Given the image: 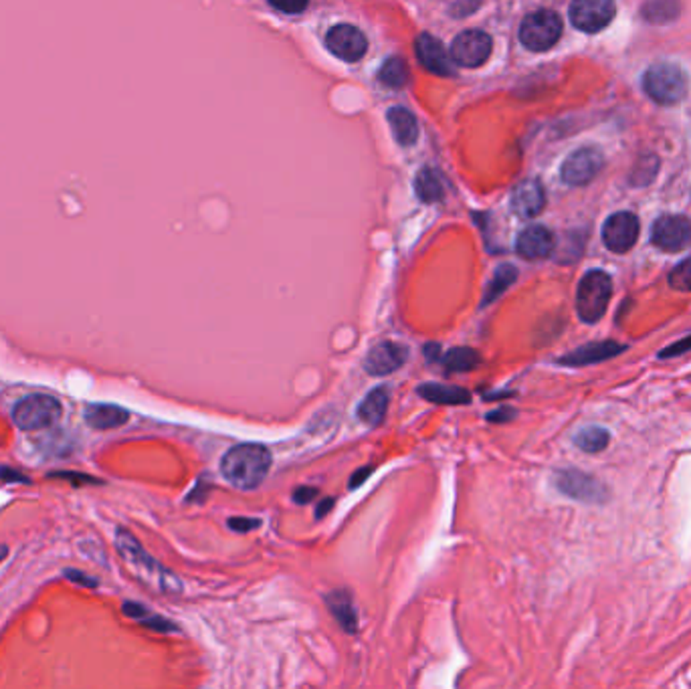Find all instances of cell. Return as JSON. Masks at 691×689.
<instances>
[{
	"mask_svg": "<svg viewBox=\"0 0 691 689\" xmlns=\"http://www.w3.org/2000/svg\"><path fill=\"white\" fill-rule=\"evenodd\" d=\"M272 469V453L257 443H243L229 449L220 459V473L237 489H257Z\"/></svg>",
	"mask_w": 691,
	"mask_h": 689,
	"instance_id": "cell-1",
	"label": "cell"
},
{
	"mask_svg": "<svg viewBox=\"0 0 691 689\" xmlns=\"http://www.w3.org/2000/svg\"><path fill=\"white\" fill-rule=\"evenodd\" d=\"M116 548L122 554L125 564L132 566L142 581H146L150 586H156L162 592H177L180 590L178 578L168 573L160 562H156L150 554L142 548L140 542L134 538L128 530L120 528L116 532Z\"/></svg>",
	"mask_w": 691,
	"mask_h": 689,
	"instance_id": "cell-2",
	"label": "cell"
},
{
	"mask_svg": "<svg viewBox=\"0 0 691 689\" xmlns=\"http://www.w3.org/2000/svg\"><path fill=\"white\" fill-rule=\"evenodd\" d=\"M643 90L655 104L675 106L686 99L689 79L686 71L675 63H657L643 75Z\"/></svg>",
	"mask_w": 691,
	"mask_h": 689,
	"instance_id": "cell-3",
	"label": "cell"
},
{
	"mask_svg": "<svg viewBox=\"0 0 691 689\" xmlns=\"http://www.w3.org/2000/svg\"><path fill=\"white\" fill-rule=\"evenodd\" d=\"M610 296H613V281L610 275L592 269L586 273L576 289V314L584 323H597L605 315Z\"/></svg>",
	"mask_w": 691,
	"mask_h": 689,
	"instance_id": "cell-4",
	"label": "cell"
},
{
	"mask_svg": "<svg viewBox=\"0 0 691 689\" xmlns=\"http://www.w3.org/2000/svg\"><path fill=\"white\" fill-rule=\"evenodd\" d=\"M63 409L49 394H33L22 399L13 409V421L21 431H43L59 423Z\"/></svg>",
	"mask_w": 691,
	"mask_h": 689,
	"instance_id": "cell-5",
	"label": "cell"
},
{
	"mask_svg": "<svg viewBox=\"0 0 691 689\" xmlns=\"http://www.w3.org/2000/svg\"><path fill=\"white\" fill-rule=\"evenodd\" d=\"M562 21L554 11H536L523 19L520 27V41L526 49L542 53L560 41Z\"/></svg>",
	"mask_w": 691,
	"mask_h": 689,
	"instance_id": "cell-6",
	"label": "cell"
},
{
	"mask_svg": "<svg viewBox=\"0 0 691 689\" xmlns=\"http://www.w3.org/2000/svg\"><path fill=\"white\" fill-rule=\"evenodd\" d=\"M554 486L562 495L583 504H605L609 500V489L605 483L578 469L556 471Z\"/></svg>",
	"mask_w": 691,
	"mask_h": 689,
	"instance_id": "cell-7",
	"label": "cell"
},
{
	"mask_svg": "<svg viewBox=\"0 0 691 689\" xmlns=\"http://www.w3.org/2000/svg\"><path fill=\"white\" fill-rule=\"evenodd\" d=\"M491 49H494V41H491L488 33H483V30H465V33H461L453 41L449 53L457 65L475 69L481 67L489 59Z\"/></svg>",
	"mask_w": 691,
	"mask_h": 689,
	"instance_id": "cell-8",
	"label": "cell"
},
{
	"mask_svg": "<svg viewBox=\"0 0 691 689\" xmlns=\"http://www.w3.org/2000/svg\"><path fill=\"white\" fill-rule=\"evenodd\" d=\"M615 0H572L570 21L584 33H599L615 19Z\"/></svg>",
	"mask_w": 691,
	"mask_h": 689,
	"instance_id": "cell-9",
	"label": "cell"
},
{
	"mask_svg": "<svg viewBox=\"0 0 691 689\" xmlns=\"http://www.w3.org/2000/svg\"><path fill=\"white\" fill-rule=\"evenodd\" d=\"M639 239V219L633 212H615L602 225V243L613 253H626L635 247Z\"/></svg>",
	"mask_w": 691,
	"mask_h": 689,
	"instance_id": "cell-10",
	"label": "cell"
},
{
	"mask_svg": "<svg viewBox=\"0 0 691 689\" xmlns=\"http://www.w3.org/2000/svg\"><path fill=\"white\" fill-rule=\"evenodd\" d=\"M651 241L657 249L667 253H678L689 247L691 243V223L689 219L679 215H665L655 220L651 228Z\"/></svg>",
	"mask_w": 691,
	"mask_h": 689,
	"instance_id": "cell-11",
	"label": "cell"
},
{
	"mask_svg": "<svg viewBox=\"0 0 691 689\" xmlns=\"http://www.w3.org/2000/svg\"><path fill=\"white\" fill-rule=\"evenodd\" d=\"M605 158L597 148H581L572 152L562 164V180L570 186H583L602 170Z\"/></svg>",
	"mask_w": 691,
	"mask_h": 689,
	"instance_id": "cell-12",
	"label": "cell"
},
{
	"mask_svg": "<svg viewBox=\"0 0 691 689\" xmlns=\"http://www.w3.org/2000/svg\"><path fill=\"white\" fill-rule=\"evenodd\" d=\"M325 45L336 55L338 59L346 63L360 61L368 49L367 35L354 25H336L325 35Z\"/></svg>",
	"mask_w": 691,
	"mask_h": 689,
	"instance_id": "cell-13",
	"label": "cell"
},
{
	"mask_svg": "<svg viewBox=\"0 0 691 689\" xmlns=\"http://www.w3.org/2000/svg\"><path fill=\"white\" fill-rule=\"evenodd\" d=\"M415 53L420 65L427 71H431V73L441 77H451L455 73V67H453L455 61H453L451 53L445 49L439 39H435L433 35H419L415 41Z\"/></svg>",
	"mask_w": 691,
	"mask_h": 689,
	"instance_id": "cell-14",
	"label": "cell"
},
{
	"mask_svg": "<svg viewBox=\"0 0 691 689\" xmlns=\"http://www.w3.org/2000/svg\"><path fill=\"white\" fill-rule=\"evenodd\" d=\"M407 348L399 342H386L376 344L364 358V370L372 376H386L393 375L394 370H399L404 362H407Z\"/></svg>",
	"mask_w": 691,
	"mask_h": 689,
	"instance_id": "cell-15",
	"label": "cell"
},
{
	"mask_svg": "<svg viewBox=\"0 0 691 689\" xmlns=\"http://www.w3.org/2000/svg\"><path fill=\"white\" fill-rule=\"evenodd\" d=\"M554 247H556V241L552 231H548V228L542 225H531L528 228H523L518 237V241H515V251H518V255L528 261H540V259L550 257Z\"/></svg>",
	"mask_w": 691,
	"mask_h": 689,
	"instance_id": "cell-16",
	"label": "cell"
},
{
	"mask_svg": "<svg viewBox=\"0 0 691 689\" xmlns=\"http://www.w3.org/2000/svg\"><path fill=\"white\" fill-rule=\"evenodd\" d=\"M623 350H626V346L617 344L613 340H605V342H591L586 346L576 348V350H572L566 356H560L558 364H562V366H591V364H599L613 358V356L621 354Z\"/></svg>",
	"mask_w": 691,
	"mask_h": 689,
	"instance_id": "cell-17",
	"label": "cell"
},
{
	"mask_svg": "<svg viewBox=\"0 0 691 689\" xmlns=\"http://www.w3.org/2000/svg\"><path fill=\"white\" fill-rule=\"evenodd\" d=\"M546 207V193L538 180H523L512 193V211L518 217H538Z\"/></svg>",
	"mask_w": 691,
	"mask_h": 689,
	"instance_id": "cell-18",
	"label": "cell"
},
{
	"mask_svg": "<svg viewBox=\"0 0 691 689\" xmlns=\"http://www.w3.org/2000/svg\"><path fill=\"white\" fill-rule=\"evenodd\" d=\"M85 421L95 431H111L128 423L130 413L117 405H90L85 409Z\"/></svg>",
	"mask_w": 691,
	"mask_h": 689,
	"instance_id": "cell-19",
	"label": "cell"
},
{
	"mask_svg": "<svg viewBox=\"0 0 691 689\" xmlns=\"http://www.w3.org/2000/svg\"><path fill=\"white\" fill-rule=\"evenodd\" d=\"M417 392L428 402H435V405H467L471 402V392L465 391L461 386H453V384H436V383H427L420 384L417 388Z\"/></svg>",
	"mask_w": 691,
	"mask_h": 689,
	"instance_id": "cell-20",
	"label": "cell"
},
{
	"mask_svg": "<svg viewBox=\"0 0 691 689\" xmlns=\"http://www.w3.org/2000/svg\"><path fill=\"white\" fill-rule=\"evenodd\" d=\"M388 124L394 133L396 142L401 146H412L419 138V124L417 117L409 112L407 108H393L388 109Z\"/></svg>",
	"mask_w": 691,
	"mask_h": 689,
	"instance_id": "cell-21",
	"label": "cell"
},
{
	"mask_svg": "<svg viewBox=\"0 0 691 689\" xmlns=\"http://www.w3.org/2000/svg\"><path fill=\"white\" fill-rule=\"evenodd\" d=\"M388 410V391L384 386H378L367 394V399L360 402L358 418L368 426H378L384 421Z\"/></svg>",
	"mask_w": 691,
	"mask_h": 689,
	"instance_id": "cell-22",
	"label": "cell"
},
{
	"mask_svg": "<svg viewBox=\"0 0 691 689\" xmlns=\"http://www.w3.org/2000/svg\"><path fill=\"white\" fill-rule=\"evenodd\" d=\"M325 603H328V608L332 615L336 616V621L344 627L348 633L356 631V624H358V615H356V608L352 603V597L348 595L346 590H333L325 597Z\"/></svg>",
	"mask_w": 691,
	"mask_h": 689,
	"instance_id": "cell-23",
	"label": "cell"
},
{
	"mask_svg": "<svg viewBox=\"0 0 691 689\" xmlns=\"http://www.w3.org/2000/svg\"><path fill=\"white\" fill-rule=\"evenodd\" d=\"M415 193L423 202H439L445 196L443 177L435 168H423L417 174L415 180Z\"/></svg>",
	"mask_w": 691,
	"mask_h": 689,
	"instance_id": "cell-24",
	"label": "cell"
},
{
	"mask_svg": "<svg viewBox=\"0 0 691 689\" xmlns=\"http://www.w3.org/2000/svg\"><path fill=\"white\" fill-rule=\"evenodd\" d=\"M679 0H645L641 14L651 25H667L679 17Z\"/></svg>",
	"mask_w": 691,
	"mask_h": 689,
	"instance_id": "cell-25",
	"label": "cell"
},
{
	"mask_svg": "<svg viewBox=\"0 0 691 689\" xmlns=\"http://www.w3.org/2000/svg\"><path fill=\"white\" fill-rule=\"evenodd\" d=\"M443 366L447 372H470L481 364V356L473 348H451V350L441 358Z\"/></svg>",
	"mask_w": 691,
	"mask_h": 689,
	"instance_id": "cell-26",
	"label": "cell"
},
{
	"mask_svg": "<svg viewBox=\"0 0 691 689\" xmlns=\"http://www.w3.org/2000/svg\"><path fill=\"white\" fill-rule=\"evenodd\" d=\"M518 280V269H515L514 265H499L496 269L494 277H491V281L488 285L486 289V296H483V302L481 306H489L494 304L496 299L502 296V293L507 291V288Z\"/></svg>",
	"mask_w": 691,
	"mask_h": 689,
	"instance_id": "cell-27",
	"label": "cell"
},
{
	"mask_svg": "<svg viewBox=\"0 0 691 689\" xmlns=\"http://www.w3.org/2000/svg\"><path fill=\"white\" fill-rule=\"evenodd\" d=\"M378 79H380V83L391 87V90H401V87L407 85L409 79H410L407 61L401 59V57L386 59L383 69H380Z\"/></svg>",
	"mask_w": 691,
	"mask_h": 689,
	"instance_id": "cell-28",
	"label": "cell"
},
{
	"mask_svg": "<svg viewBox=\"0 0 691 689\" xmlns=\"http://www.w3.org/2000/svg\"><path fill=\"white\" fill-rule=\"evenodd\" d=\"M124 613L128 615V616H132V619L140 621L142 624H144V627L152 629V631H158V633H172V631H177V627H174L170 621H166L164 616L152 615L144 605L125 603L124 605Z\"/></svg>",
	"mask_w": 691,
	"mask_h": 689,
	"instance_id": "cell-29",
	"label": "cell"
},
{
	"mask_svg": "<svg viewBox=\"0 0 691 689\" xmlns=\"http://www.w3.org/2000/svg\"><path fill=\"white\" fill-rule=\"evenodd\" d=\"M610 441V435L600 429V426H589V429H583L581 433L574 437V443L578 449H583L584 453H600L605 451Z\"/></svg>",
	"mask_w": 691,
	"mask_h": 689,
	"instance_id": "cell-30",
	"label": "cell"
},
{
	"mask_svg": "<svg viewBox=\"0 0 691 689\" xmlns=\"http://www.w3.org/2000/svg\"><path fill=\"white\" fill-rule=\"evenodd\" d=\"M669 285L678 291H691V257L671 269Z\"/></svg>",
	"mask_w": 691,
	"mask_h": 689,
	"instance_id": "cell-31",
	"label": "cell"
},
{
	"mask_svg": "<svg viewBox=\"0 0 691 689\" xmlns=\"http://www.w3.org/2000/svg\"><path fill=\"white\" fill-rule=\"evenodd\" d=\"M447 3V11L453 17H467L479 9L481 0H445Z\"/></svg>",
	"mask_w": 691,
	"mask_h": 689,
	"instance_id": "cell-32",
	"label": "cell"
},
{
	"mask_svg": "<svg viewBox=\"0 0 691 689\" xmlns=\"http://www.w3.org/2000/svg\"><path fill=\"white\" fill-rule=\"evenodd\" d=\"M272 6H275L277 11L288 13V14H298L301 11H306V6L309 0H269Z\"/></svg>",
	"mask_w": 691,
	"mask_h": 689,
	"instance_id": "cell-33",
	"label": "cell"
},
{
	"mask_svg": "<svg viewBox=\"0 0 691 689\" xmlns=\"http://www.w3.org/2000/svg\"><path fill=\"white\" fill-rule=\"evenodd\" d=\"M261 526V520L257 518H230L229 520V528L235 530V532H249V530H255Z\"/></svg>",
	"mask_w": 691,
	"mask_h": 689,
	"instance_id": "cell-34",
	"label": "cell"
},
{
	"mask_svg": "<svg viewBox=\"0 0 691 689\" xmlns=\"http://www.w3.org/2000/svg\"><path fill=\"white\" fill-rule=\"evenodd\" d=\"M65 576L69 578L71 582L87 586V589H95V586H98V581H93V578H90L85 573H79V570H73V568H67Z\"/></svg>",
	"mask_w": 691,
	"mask_h": 689,
	"instance_id": "cell-35",
	"label": "cell"
},
{
	"mask_svg": "<svg viewBox=\"0 0 691 689\" xmlns=\"http://www.w3.org/2000/svg\"><path fill=\"white\" fill-rule=\"evenodd\" d=\"M687 350H691V336H687L686 340H681V342H678V344H671L669 348H665V350L659 356H661V358H673V356L686 354Z\"/></svg>",
	"mask_w": 691,
	"mask_h": 689,
	"instance_id": "cell-36",
	"label": "cell"
},
{
	"mask_svg": "<svg viewBox=\"0 0 691 689\" xmlns=\"http://www.w3.org/2000/svg\"><path fill=\"white\" fill-rule=\"evenodd\" d=\"M514 417H515V410L504 407V409L491 410V413L488 415V421H491V423H505V421H512Z\"/></svg>",
	"mask_w": 691,
	"mask_h": 689,
	"instance_id": "cell-37",
	"label": "cell"
},
{
	"mask_svg": "<svg viewBox=\"0 0 691 689\" xmlns=\"http://www.w3.org/2000/svg\"><path fill=\"white\" fill-rule=\"evenodd\" d=\"M315 495H317V489L315 487H299L296 494H293V500H296V504L306 505L309 502H314Z\"/></svg>",
	"mask_w": 691,
	"mask_h": 689,
	"instance_id": "cell-38",
	"label": "cell"
},
{
	"mask_svg": "<svg viewBox=\"0 0 691 689\" xmlns=\"http://www.w3.org/2000/svg\"><path fill=\"white\" fill-rule=\"evenodd\" d=\"M0 479H3V481H19V483H29L30 481L29 478H25V475L13 471V469H9V467H0Z\"/></svg>",
	"mask_w": 691,
	"mask_h": 689,
	"instance_id": "cell-39",
	"label": "cell"
},
{
	"mask_svg": "<svg viewBox=\"0 0 691 689\" xmlns=\"http://www.w3.org/2000/svg\"><path fill=\"white\" fill-rule=\"evenodd\" d=\"M370 473H372V467H364V469H358V471H356V473L352 475V478H350V489L360 487L362 483L367 481V478H368Z\"/></svg>",
	"mask_w": 691,
	"mask_h": 689,
	"instance_id": "cell-40",
	"label": "cell"
},
{
	"mask_svg": "<svg viewBox=\"0 0 691 689\" xmlns=\"http://www.w3.org/2000/svg\"><path fill=\"white\" fill-rule=\"evenodd\" d=\"M333 504H336V502L330 500V497H328V500H322L320 505H317V510H315V518H324L325 513H328L333 508Z\"/></svg>",
	"mask_w": 691,
	"mask_h": 689,
	"instance_id": "cell-41",
	"label": "cell"
},
{
	"mask_svg": "<svg viewBox=\"0 0 691 689\" xmlns=\"http://www.w3.org/2000/svg\"><path fill=\"white\" fill-rule=\"evenodd\" d=\"M439 350H441L439 344H427V346H425V356H427V360H428V362L439 360Z\"/></svg>",
	"mask_w": 691,
	"mask_h": 689,
	"instance_id": "cell-42",
	"label": "cell"
},
{
	"mask_svg": "<svg viewBox=\"0 0 691 689\" xmlns=\"http://www.w3.org/2000/svg\"><path fill=\"white\" fill-rule=\"evenodd\" d=\"M6 554H9V548H6V546L0 544V562H3V560L6 558Z\"/></svg>",
	"mask_w": 691,
	"mask_h": 689,
	"instance_id": "cell-43",
	"label": "cell"
}]
</instances>
